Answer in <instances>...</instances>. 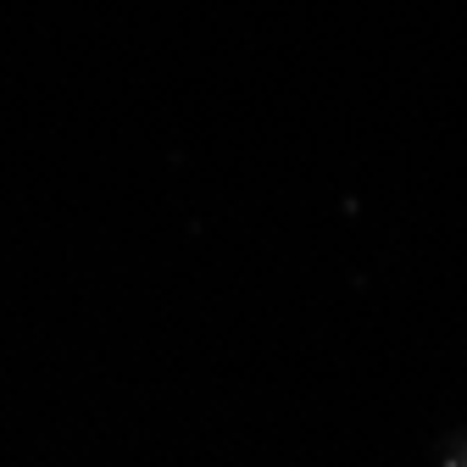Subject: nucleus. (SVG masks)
Masks as SVG:
<instances>
[{
  "label": "nucleus",
  "mask_w": 467,
  "mask_h": 467,
  "mask_svg": "<svg viewBox=\"0 0 467 467\" xmlns=\"http://www.w3.org/2000/svg\"><path fill=\"white\" fill-rule=\"evenodd\" d=\"M451 467H467V445H462V456H456V462H451Z\"/></svg>",
  "instance_id": "f257e3e1"
}]
</instances>
